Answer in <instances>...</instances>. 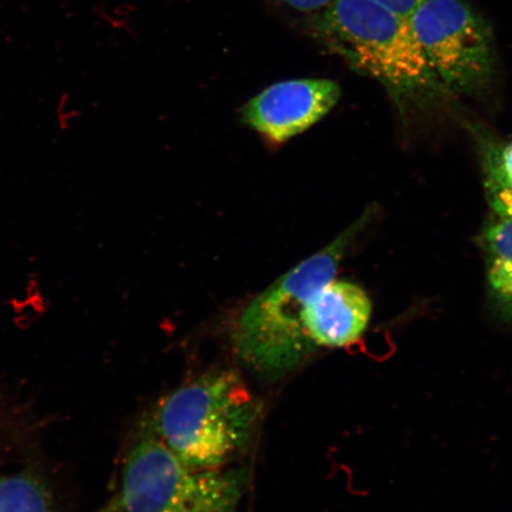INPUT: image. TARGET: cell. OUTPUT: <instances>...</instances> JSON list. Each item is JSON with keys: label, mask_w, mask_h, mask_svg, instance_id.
I'll use <instances>...</instances> for the list:
<instances>
[{"label": "cell", "mask_w": 512, "mask_h": 512, "mask_svg": "<svg viewBox=\"0 0 512 512\" xmlns=\"http://www.w3.org/2000/svg\"><path fill=\"white\" fill-rule=\"evenodd\" d=\"M352 224L322 251L302 262L243 309L233 330L236 356L248 370L267 382L284 379L319 349L306 334L305 305L320 287L335 279L351 241L368 221Z\"/></svg>", "instance_id": "6da1fadb"}, {"label": "cell", "mask_w": 512, "mask_h": 512, "mask_svg": "<svg viewBox=\"0 0 512 512\" xmlns=\"http://www.w3.org/2000/svg\"><path fill=\"white\" fill-rule=\"evenodd\" d=\"M261 413L238 373L215 370L160 400L147 430L192 469H223L251 443Z\"/></svg>", "instance_id": "7a4b0ae2"}, {"label": "cell", "mask_w": 512, "mask_h": 512, "mask_svg": "<svg viewBox=\"0 0 512 512\" xmlns=\"http://www.w3.org/2000/svg\"><path fill=\"white\" fill-rule=\"evenodd\" d=\"M309 29L351 68L370 76L398 101L446 91L416 38L409 18L374 0H336L316 12Z\"/></svg>", "instance_id": "3957f363"}, {"label": "cell", "mask_w": 512, "mask_h": 512, "mask_svg": "<svg viewBox=\"0 0 512 512\" xmlns=\"http://www.w3.org/2000/svg\"><path fill=\"white\" fill-rule=\"evenodd\" d=\"M247 477L243 469H192L147 430L127 453L108 512H238Z\"/></svg>", "instance_id": "277c9868"}, {"label": "cell", "mask_w": 512, "mask_h": 512, "mask_svg": "<svg viewBox=\"0 0 512 512\" xmlns=\"http://www.w3.org/2000/svg\"><path fill=\"white\" fill-rule=\"evenodd\" d=\"M435 75L448 92L488 85L496 68L491 27L465 0H421L409 17Z\"/></svg>", "instance_id": "5b68a950"}, {"label": "cell", "mask_w": 512, "mask_h": 512, "mask_svg": "<svg viewBox=\"0 0 512 512\" xmlns=\"http://www.w3.org/2000/svg\"><path fill=\"white\" fill-rule=\"evenodd\" d=\"M341 98V88L326 79L275 83L243 108L242 119L275 143L298 136L322 120Z\"/></svg>", "instance_id": "8992f818"}, {"label": "cell", "mask_w": 512, "mask_h": 512, "mask_svg": "<svg viewBox=\"0 0 512 512\" xmlns=\"http://www.w3.org/2000/svg\"><path fill=\"white\" fill-rule=\"evenodd\" d=\"M371 302L362 287L331 280L306 303L303 322L307 336L318 348H344L367 331Z\"/></svg>", "instance_id": "52a82bcc"}, {"label": "cell", "mask_w": 512, "mask_h": 512, "mask_svg": "<svg viewBox=\"0 0 512 512\" xmlns=\"http://www.w3.org/2000/svg\"><path fill=\"white\" fill-rule=\"evenodd\" d=\"M479 242L491 297L498 310L512 320V221L492 214Z\"/></svg>", "instance_id": "ba28073f"}, {"label": "cell", "mask_w": 512, "mask_h": 512, "mask_svg": "<svg viewBox=\"0 0 512 512\" xmlns=\"http://www.w3.org/2000/svg\"><path fill=\"white\" fill-rule=\"evenodd\" d=\"M0 512H51L46 486L24 473L0 478Z\"/></svg>", "instance_id": "9c48e42d"}, {"label": "cell", "mask_w": 512, "mask_h": 512, "mask_svg": "<svg viewBox=\"0 0 512 512\" xmlns=\"http://www.w3.org/2000/svg\"><path fill=\"white\" fill-rule=\"evenodd\" d=\"M485 192L512 189V142L498 144L480 139Z\"/></svg>", "instance_id": "30bf717a"}, {"label": "cell", "mask_w": 512, "mask_h": 512, "mask_svg": "<svg viewBox=\"0 0 512 512\" xmlns=\"http://www.w3.org/2000/svg\"><path fill=\"white\" fill-rule=\"evenodd\" d=\"M492 214L512 221V189L485 192Z\"/></svg>", "instance_id": "8fae6325"}, {"label": "cell", "mask_w": 512, "mask_h": 512, "mask_svg": "<svg viewBox=\"0 0 512 512\" xmlns=\"http://www.w3.org/2000/svg\"><path fill=\"white\" fill-rule=\"evenodd\" d=\"M280 2L294 10L305 12V14H316V12L328 8L336 0H280Z\"/></svg>", "instance_id": "7c38bea8"}, {"label": "cell", "mask_w": 512, "mask_h": 512, "mask_svg": "<svg viewBox=\"0 0 512 512\" xmlns=\"http://www.w3.org/2000/svg\"><path fill=\"white\" fill-rule=\"evenodd\" d=\"M402 17L409 18L421 0H374Z\"/></svg>", "instance_id": "4fadbf2b"}]
</instances>
